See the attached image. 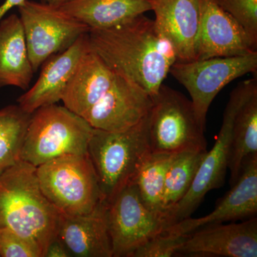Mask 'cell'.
Listing matches in <instances>:
<instances>
[{
  "instance_id": "44dd1931",
  "label": "cell",
  "mask_w": 257,
  "mask_h": 257,
  "mask_svg": "<svg viewBox=\"0 0 257 257\" xmlns=\"http://www.w3.org/2000/svg\"><path fill=\"white\" fill-rule=\"evenodd\" d=\"M257 155V85L236 112L233 124L229 165L230 185L239 178L244 162Z\"/></svg>"
},
{
  "instance_id": "3957f363",
  "label": "cell",
  "mask_w": 257,
  "mask_h": 257,
  "mask_svg": "<svg viewBox=\"0 0 257 257\" xmlns=\"http://www.w3.org/2000/svg\"><path fill=\"white\" fill-rule=\"evenodd\" d=\"M87 154L95 170L101 199L110 203L128 184L151 155L149 113L135 126L120 132L94 128Z\"/></svg>"
},
{
  "instance_id": "2e32d148",
  "label": "cell",
  "mask_w": 257,
  "mask_h": 257,
  "mask_svg": "<svg viewBox=\"0 0 257 257\" xmlns=\"http://www.w3.org/2000/svg\"><path fill=\"white\" fill-rule=\"evenodd\" d=\"M107 203L86 214H61L57 237L72 256L112 257L107 221Z\"/></svg>"
},
{
  "instance_id": "5b68a950",
  "label": "cell",
  "mask_w": 257,
  "mask_h": 257,
  "mask_svg": "<svg viewBox=\"0 0 257 257\" xmlns=\"http://www.w3.org/2000/svg\"><path fill=\"white\" fill-rule=\"evenodd\" d=\"M37 176L44 195L61 214H88L103 202L88 154L51 160L37 167Z\"/></svg>"
},
{
  "instance_id": "d4e9b609",
  "label": "cell",
  "mask_w": 257,
  "mask_h": 257,
  "mask_svg": "<svg viewBox=\"0 0 257 257\" xmlns=\"http://www.w3.org/2000/svg\"><path fill=\"white\" fill-rule=\"evenodd\" d=\"M189 234L163 231L135 248L128 257H171L178 256Z\"/></svg>"
},
{
  "instance_id": "603a6c76",
  "label": "cell",
  "mask_w": 257,
  "mask_h": 257,
  "mask_svg": "<svg viewBox=\"0 0 257 257\" xmlns=\"http://www.w3.org/2000/svg\"><path fill=\"white\" fill-rule=\"evenodd\" d=\"M175 155L176 154L152 152L135 180L139 194L145 206L164 219L162 197L166 175Z\"/></svg>"
},
{
  "instance_id": "5bb4252c",
  "label": "cell",
  "mask_w": 257,
  "mask_h": 257,
  "mask_svg": "<svg viewBox=\"0 0 257 257\" xmlns=\"http://www.w3.org/2000/svg\"><path fill=\"white\" fill-rule=\"evenodd\" d=\"M178 256H257V219L204 226L189 234Z\"/></svg>"
},
{
  "instance_id": "6da1fadb",
  "label": "cell",
  "mask_w": 257,
  "mask_h": 257,
  "mask_svg": "<svg viewBox=\"0 0 257 257\" xmlns=\"http://www.w3.org/2000/svg\"><path fill=\"white\" fill-rule=\"evenodd\" d=\"M91 49L116 73L131 79L152 99L177 62L175 47L145 14L106 29H90Z\"/></svg>"
},
{
  "instance_id": "ffe728a7",
  "label": "cell",
  "mask_w": 257,
  "mask_h": 257,
  "mask_svg": "<svg viewBox=\"0 0 257 257\" xmlns=\"http://www.w3.org/2000/svg\"><path fill=\"white\" fill-rule=\"evenodd\" d=\"M60 9L90 29L112 28L151 11L147 0H69Z\"/></svg>"
},
{
  "instance_id": "9c48e42d",
  "label": "cell",
  "mask_w": 257,
  "mask_h": 257,
  "mask_svg": "<svg viewBox=\"0 0 257 257\" xmlns=\"http://www.w3.org/2000/svg\"><path fill=\"white\" fill-rule=\"evenodd\" d=\"M257 52L235 57H213L190 62H176L170 74L187 89L201 124L211 103L228 84L246 74L256 73Z\"/></svg>"
},
{
  "instance_id": "d6986e66",
  "label": "cell",
  "mask_w": 257,
  "mask_h": 257,
  "mask_svg": "<svg viewBox=\"0 0 257 257\" xmlns=\"http://www.w3.org/2000/svg\"><path fill=\"white\" fill-rule=\"evenodd\" d=\"M34 74L20 17H5L0 22V89L13 86L27 90Z\"/></svg>"
},
{
  "instance_id": "484cf974",
  "label": "cell",
  "mask_w": 257,
  "mask_h": 257,
  "mask_svg": "<svg viewBox=\"0 0 257 257\" xmlns=\"http://www.w3.org/2000/svg\"><path fill=\"white\" fill-rule=\"evenodd\" d=\"M244 30L257 46V0H214Z\"/></svg>"
},
{
  "instance_id": "83f0119b",
  "label": "cell",
  "mask_w": 257,
  "mask_h": 257,
  "mask_svg": "<svg viewBox=\"0 0 257 257\" xmlns=\"http://www.w3.org/2000/svg\"><path fill=\"white\" fill-rule=\"evenodd\" d=\"M68 250L58 238H56L49 244L45 257H69Z\"/></svg>"
},
{
  "instance_id": "9a60e30c",
  "label": "cell",
  "mask_w": 257,
  "mask_h": 257,
  "mask_svg": "<svg viewBox=\"0 0 257 257\" xmlns=\"http://www.w3.org/2000/svg\"><path fill=\"white\" fill-rule=\"evenodd\" d=\"M90 49L88 33L84 34L67 50L49 57L35 84L17 99L19 106L32 114L42 106L62 101L81 59Z\"/></svg>"
},
{
  "instance_id": "f1b7e54d",
  "label": "cell",
  "mask_w": 257,
  "mask_h": 257,
  "mask_svg": "<svg viewBox=\"0 0 257 257\" xmlns=\"http://www.w3.org/2000/svg\"><path fill=\"white\" fill-rule=\"evenodd\" d=\"M40 1L42 3L50 5V6L54 7V8H60L69 0H40Z\"/></svg>"
},
{
  "instance_id": "8992f818",
  "label": "cell",
  "mask_w": 257,
  "mask_h": 257,
  "mask_svg": "<svg viewBox=\"0 0 257 257\" xmlns=\"http://www.w3.org/2000/svg\"><path fill=\"white\" fill-rule=\"evenodd\" d=\"M149 112V138L152 153L207 151L205 126L198 119L190 99L162 84Z\"/></svg>"
},
{
  "instance_id": "4316f807",
  "label": "cell",
  "mask_w": 257,
  "mask_h": 257,
  "mask_svg": "<svg viewBox=\"0 0 257 257\" xmlns=\"http://www.w3.org/2000/svg\"><path fill=\"white\" fill-rule=\"evenodd\" d=\"M0 257H42L36 243L8 228H0Z\"/></svg>"
},
{
  "instance_id": "e0dca14e",
  "label": "cell",
  "mask_w": 257,
  "mask_h": 257,
  "mask_svg": "<svg viewBox=\"0 0 257 257\" xmlns=\"http://www.w3.org/2000/svg\"><path fill=\"white\" fill-rule=\"evenodd\" d=\"M161 33L172 44L177 62L196 60L199 0H147Z\"/></svg>"
},
{
  "instance_id": "7a4b0ae2",
  "label": "cell",
  "mask_w": 257,
  "mask_h": 257,
  "mask_svg": "<svg viewBox=\"0 0 257 257\" xmlns=\"http://www.w3.org/2000/svg\"><path fill=\"white\" fill-rule=\"evenodd\" d=\"M60 216L40 189L36 167L20 160L0 173V228L34 241L45 257Z\"/></svg>"
},
{
  "instance_id": "ac0fdd59",
  "label": "cell",
  "mask_w": 257,
  "mask_h": 257,
  "mask_svg": "<svg viewBox=\"0 0 257 257\" xmlns=\"http://www.w3.org/2000/svg\"><path fill=\"white\" fill-rule=\"evenodd\" d=\"M116 74L90 49L69 81L62 100L64 106L82 117L105 94Z\"/></svg>"
},
{
  "instance_id": "cb8c5ba5",
  "label": "cell",
  "mask_w": 257,
  "mask_h": 257,
  "mask_svg": "<svg viewBox=\"0 0 257 257\" xmlns=\"http://www.w3.org/2000/svg\"><path fill=\"white\" fill-rule=\"evenodd\" d=\"M31 116L18 104L0 109V173L20 160L24 138Z\"/></svg>"
},
{
  "instance_id": "4fadbf2b",
  "label": "cell",
  "mask_w": 257,
  "mask_h": 257,
  "mask_svg": "<svg viewBox=\"0 0 257 257\" xmlns=\"http://www.w3.org/2000/svg\"><path fill=\"white\" fill-rule=\"evenodd\" d=\"M257 213V155L243 164L239 178L219 199L214 210L200 218L189 217L166 228L165 231L189 234L204 226L254 217Z\"/></svg>"
},
{
  "instance_id": "7c38bea8",
  "label": "cell",
  "mask_w": 257,
  "mask_h": 257,
  "mask_svg": "<svg viewBox=\"0 0 257 257\" xmlns=\"http://www.w3.org/2000/svg\"><path fill=\"white\" fill-rule=\"evenodd\" d=\"M199 3L196 60L243 56L257 52V46L244 30L214 0H199Z\"/></svg>"
},
{
  "instance_id": "30bf717a",
  "label": "cell",
  "mask_w": 257,
  "mask_h": 257,
  "mask_svg": "<svg viewBox=\"0 0 257 257\" xmlns=\"http://www.w3.org/2000/svg\"><path fill=\"white\" fill-rule=\"evenodd\" d=\"M107 221L112 257H128L167 226L162 216L144 204L135 183L124 187L108 204Z\"/></svg>"
},
{
  "instance_id": "8fae6325",
  "label": "cell",
  "mask_w": 257,
  "mask_h": 257,
  "mask_svg": "<svg viewBox=\"0 0 257 257\" xmlns=\"http://www.w3.org/2000/svg\"><path fill=\"white\" fill-rule=\"evenodd\" d=\"M152 104L143 88L116 73L109 89L82 117L94 128L124 131L145 117Z\"/></svg>"
},
{
  "instance_id": "52a82bcc",
  "label": "cell",
  "mask_w": 257,
  "mask_h": 257,
  "mask_svg": "<svg viewBox=\"0 0 257 257\" xmlns=\"http://www.w3.org/2000/svg\"><path fill=\"white\" fill-rule=\"evenodd\" d=\"M256 85L255 77L239 83L230 94L216 143L203 159L189 192L166 214L167 227L190 217L208 192L222 187L229 165L235 116L251 89Z\"/></svg>"
},
{
  "instance_id": "277c9868",
  "label": "cell",
  "mask_w": 257,
  "mask_h": 257,
  "mask_svg": "<svg viewBox=\"0 0 257 257\" xmlns=\"http://www.w3.org/2000/svg\"><path fill=\"white\" fill-rule=\"evenodd\" d=\"M94 128L65 106L54 104L32 114L20 160L39 167L67 155H87Z\"/></svg>"
},
{
  "instance_id": "ba28073f",
  "label": "cell",
  "mask_w": 257,
  "mask_h": 257,
  "mask_svg": "<svg viewBox=\"0 0 257 257\" xmlns=\"http://www.w3.org/2000/svg\"><path fill=\"white\" fill-rule=\"evenodd\" d=\"M18 8L35 73L49 57L67 50L90 30L60 8L45 3L25 0Z\"/></svg>"
},
{
  "instance_id": "7402d4cb",
  "label": "cell",
  "mask_w": 257,
  "mask_h": 257,
  "mask_svg": "<svg viewBox=\"0 0 257 257\" xmlns=\"http://www.w3.org/2000/svg\"><path fill=\"white\" fill-rule=\"evenodd\" d=\"M207 152L184 151L176 154L166 175L162 197L165 219L167 211L189 192Z\"/></svg>"
}]
</instances>
